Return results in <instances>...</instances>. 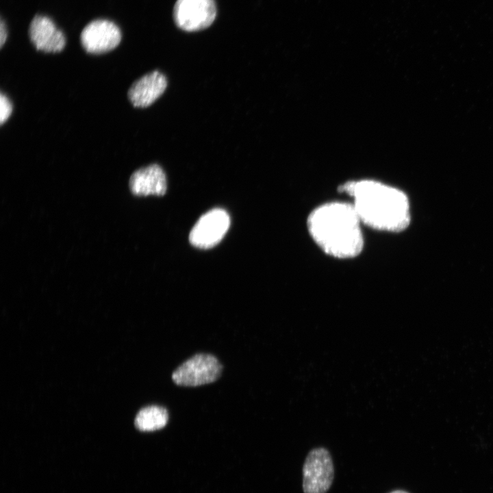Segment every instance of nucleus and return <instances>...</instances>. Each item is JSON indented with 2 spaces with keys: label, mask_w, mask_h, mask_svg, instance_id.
Segmentation results:
<instances>
[{
  "label": "nucleus",
  "mask_w": 493,
  "mask_h": 493,
  "mask_svg": "<svg viewBox=\"0 0 493 493\" xmlns=\"http://www.w3.org/2000/svg\"><path fill=\"white\" fill-rule=\"evenodd\" d=\"M362 222L351 203L331 201L314 208L307 218L311 238L327 255L353 258L363 251Z\"/></svg>",
  "instance_id": "nucleus-1"
},
{
  "label": "nucleus",
  "mask_w": 493,
  "mask_h": 493,
  "mask_svg": "<svg viewBox=\"0 0 493 493\" xmlns=\"http://www.w3.org/2000/svg\"><path fill=\"white\" fill-rule=\"evenodd\" d=\"M363 225L373 229L401 232L410 224L409 202L401 190L374 180L352 181L340 186Z\"/></svg>",
  "instance_id": "nucleus-2"
},
{
  "label": "nucleus",
  "mask_w": 493,
  "mask_h": 493,
  "mask_svg": "<svg viewBox=\"0 0 493 493\" xmlns=\"http://www.w3.org/2000/svg\"><path fill=\"white\" fill-rule=\"evenodd\" d=\"M304 493H326L334 479V466L327 449L318 447L307 455L303 468Z\"/></svg>",
  "instance_id": "nucleus-3"
},
{
  "label": "nucleus",
  "mask_w": 493,
  "mask_h": 493,
  "mask_svg": "<svg viewBox=\"0 0 493 493\" xmlns=\"http://www.w3.org/2000/svg\"><path fill=\"white\" fill-rule=\"evenodd\" d=\"M221 372L222 365L215 356L198 353L179 366L172 379L178 385L194 387L215 381Z\"/></svg>",
  "instance_id": "nucleus-4"
},
{
  "label": "nucleus",
  "mask_w": 493,
  "mask_h": 493,
  "mask_svg": "<svg viewBox=\"0 0 493 493\" xmlns=\"http://www.w3.org/2000/svg\"><path fill=\"white\" fill-rule=\"evenodd\" d=\"M230 225L227 212L219 208L203 214L192 227L190 243L198 248L209 249L216 245L224 237Z\"/></svg>",
  "instance_id": "nucleus-5"
},
{
  "label": "nucleus",
  "mask_w": 493,
  "mask_h": 493,
  "mask_svg": "<svg viewBox=\"0 0 493 493\" xmlns=\"http://www.w3.org/2000/svg\"><path fill=\"white\" fill-rule=\"evenodd\" d=\"M216 14L214 0H177L174 8L176 25L187 31L209 27Z\"/></svg>",
  "instance_id": "nucleus-6"
},
{
  "label": "nucleus",
  "mask_w": 493,
  "mask_h": 493,
  "mask_svg": "<svg viewBox=\"0 0 493 493\" xmlns=\"http://www.w3.org/2000/svg\"><path fill=\"white\" fill-rule=\"evenodd\" d=\"M121 38V31L114 23L105 19H97L84 28L80 40L86 52L101 54L115 49L119 45Z\"/></svg>",
  "instance_id": "nucleus-7"
},
{
  "label": "nucleus",
  "mask_w": 493,
  "mask_h": 493,
  "mask_svg": "<svg viewBox=\"0 0 493 493\" xmlns=\"http://www.w3.org/2000/svg\"><path fill=\"white\" fill-rule=\"evenodd\" d=\"M31 42L36 49L45 53L62 51L66 45V38L53 21L43 15H36L29 28Z\"/></svg>",
  "instance_id": "nucleus-8"
},
{
  "label": "nucleus",
  "mask_w": 493,
  "mask_h": 493,
  "mask_svg": "<svg viewBox=\"0 0 493 493\" xmlns=\"http://www.w3.org/2000/svg\"><path fill=\"white\" fill-rule=\"evenodd\" d=\"M167 85L166 77L159 71H153L135 81L127 91V97L134 107L147 108L164 93Z\"/></svg>",
  "instance_id": "nucleus-9"
},
{
  "label": "nucleus",
  "mask_w": 493,
  "mask_h": 493,
  "mask_svg": "<svg viewBox=\"0 0 493 493\" xmlns=\"http://www.w3.org/2000/svg\"><path fill=\"white\" fill-rule=\"evenodd\" d=\"M129 186L136 196H162L167 189L166 175L160 165L151 164L134 171L129 178Z\"/></svg>",
  "instance_id": "nucleus-10"
},
{
  "label": "nucleus",
  "mask_w": 493,
  "mask_h": 493,
  "mask_svg": "<svg viewBox=\"0 0 493 493\" xmlns=\"http://www.w3.org/2000/svg\"><path fill=\"white\" fill-rule=\"evenodd\" d=\"M168 421V413L166 408L158 405H150L141 409L135 418V425L142 431H153L166 426Z\"/></svg>",
  "instance_id": "nucleus-11"
},
{
  "label": "nucleus",
  "mask_w": 493,
  "mask_h": 493,
  "mask_svg": "<svg viewBox=\"0 0 493 493\" xmlns=\"http://www.w3.org/2000/svg\"><path fill=\"white\" fill-rule=\"evenodd\" d=\"M12 104L9 98L2 92L0 94V123L2 125L12 112Z\"/></svg>",
  "instance_id": "nucleus-12"
},
{
  "label": "nucleus",
  "mask_w": 493,
  "mask_h": 493,
  "mask_svg": "<svg viewBox=\"0 0 493 493\" xmlns=\"http://www.w3.org/2000/svg\"><path fill=\"white\" fill-rule=\"evenodd\" d=\"M8 37L7 27L4 21L1 18L0 23V47L1 48L5 44Z\"/></svg>",
  "instance_id": "nucleus-13"
},
{
  "label": "nucleus",
  "mask_w": 493,
  "mask_h": 493,
  "mask_svg": "<svg viewBox=\"0 0 493 493\" xmlns=\"http://www.w3.org/2000/svg\"><path fill=\"white\" fill-rule=\"evenodd\" d=\"M389 493H409V492L407 491L403 490H395Z\"/></svg>",
  "instance_id": "nucleus-14"
}]
</instances>
